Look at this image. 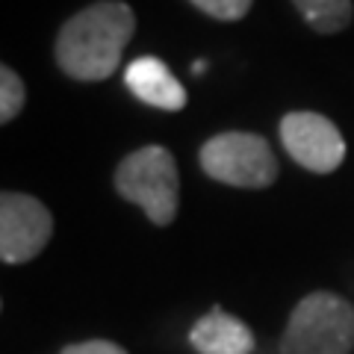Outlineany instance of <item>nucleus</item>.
I'll list each match as a JSON object with an SVG mask.
<instances>
[{
    "instance_id": "nucleus-3",
    "label": "nucleus",
    "mask_w": 354,
    "mask_h": 354,
    "mask_svg": "<svg viewBox=\"0 0 354 354\" xmlns=\"http://www.w3.org/2000/svg\"><path fill=\"white\" fill-rule=\"evenodd\" d=\"M278 348L281 354H351L354 307L328 290L304 295L292 307Z\"/></svg>"
},
{
    "instance_id": "nucleus-4",
    "label": "nucleus",
    "mask_w": 354,
    "mask_h": 354,
    "mask_svg": "<svg viewBox=\"0 0 354 354\" xmlns=\"http://www.w3.org/2000/svg\"><path fill=\"white\" fill-rule=\"evenodd\" d=\"M198 160L209 180L236 186V189H269L281 174L272 145L260 133L248 130L216 133L201 145Z\"/></svg>"
},
{
    "instance_id": "nucleus-5",
    "label": "nucleus",
    "mask_w": 354,
    "mask_h": 354,
    "mask_svg": "<svg viewBox=\"0 0 354 354\" xmlns=\"http://www.w3.org/2000/svg\"><path fill=\"white\" fill-rule=\"evenodd\" d=\"M53 236V216L39 198L24 192L0 195V260L21 266L36 260Z\"/></svg>"
},
{
    "instance_id": "nucleus-9",
    "label": "nucleus",
    "mask_w": 354,
    "mask_h": 354,
    "mask_svg": "<svg viewBox=\"0 0 354 354\" xmlns=\"http://www.w3.org/2000/svg\"><path fill=\"white\" fill-rule=\"evenodd\" d=\"M292 6L304 18V24L322 36L342 32L354 18L351 0H292Z\"/></svg>"
},
{
    "instance_id": "nucleus-2",
    "label": "nucleus",
    "mask_w": 354,
    "mask_h": 354,
    "mask_svg": "<svg viewBox=\"0 0 354 354\" xmlns=\"http://www.w3.org/2000/svg\"><path fill=\"white\" fill-rule=\"evenodd\" d=\"M115 192L127 204L142 207L151 225L169 227L180 207V174L169 148L145 145L127 153L115 169Z\"/></svg>"
},
{
    "instance_id": "nucleus-6",
    "label": "nucleus",
    "mask_w": 354,
    "mask_h": 354,
    "mask_svg": "<svg viewBox=\"0 0 354 354\" xmlns=\"http://www.w3.org/2000/svg\"><path fill=\"white\" fill-rule=\"evenodd\" d=\"M281 142L283 151L313 174L337 171L346 160V139L339 127L328 115L292 109L281 118Z\"/></svg>"
},
{
    "instance_id": "nucleus-7",
    "label": "nucleus",
    "mask_w": 354,
    "mask_h": 354,
    "mask_svg": "<svg viewBox=\"0 0 354 354\" xmlns=\"http://www.w3.org/2000/svg\"><path fill=\"white\" fill-rule=\"evenodd\" d=\"M124 86L142 104L165 113H180L189 101L183 83L169 71V65L157 57H139L124 68Z\"/></svg>"
},
{
    "instance_id": "nucleus-1",
    "label": "nucleus",
    "mask_w": 354,
    "mask_h": 354,
    "mask_svg": "<svg viewBox=\"0 0 354 354\" xmlns=\"http://www.w3.org/2000/svg\"><path fill=\"white\" fill-rule=\"evenodd\" d=\"M136 30V15L121 0H97L59 27L53 57L65 77L77 83H101L121 65Z\"/></svg>"
},
{
    "instance_id": "nucleus-12",
    "label": "nucleus",
    "mask_w": 354,
    "mask_h": 354,
    "mask_svg": "<svg viewBox=\"0 0 354 354\" xmlns=\"http://www.w3.org/2000/svg\"><path fill=\"white\" fill-rule=\"evenodd\" d=\"M59 354H127V351L113 339H86V342H71Z\"/></svg>"
},
{
    "instance_id": "nucleus-8",
    "label": "nucleus",
    "mask_w": 354,
    "mask_h": 354,
    "mask_svg": "<svg viewBox=\"0 0 354 354\" xmlns=\"http://www.w3.org/2000/svg\"><path fill=\"white\" fill-rule=\"evenodd\" d=\"M189 342L198 354H251L254 334L251 328L221 307L204 313L189 330Z\"/></svg>"
},
{
    "instance_id": "nucleus-11",
    "label": "nucleus",
    "mask_w": 354,
    "mask_h": 354,
    "mask_svg": "<svg viewBox=\"0 0 354 354\" xmlns=\"http://www.w3.org/2000/svg\"><path fill=\"white\" fill-rule=\"evenodd\" d=\"M189 3L216 21H239L248 15L254 0H189Z\"/></svg>"
},
{
    "instance_id": "nucleus-10",
    "label": "nucleus",
    "mask_w": 354,
    "mask_h": 354,
    "mask_svg": "<svg viewBox=\"0 0 354 354\" xmlns=\"http://www.w3.org/2000/svg\"><path fill=\"white\" fill-rule=\"evenodd\" d=\"M27 104V86L21 74L12 71L9 65H0V124H9L21 115Z\"/></svg>"
}]
</instances>
